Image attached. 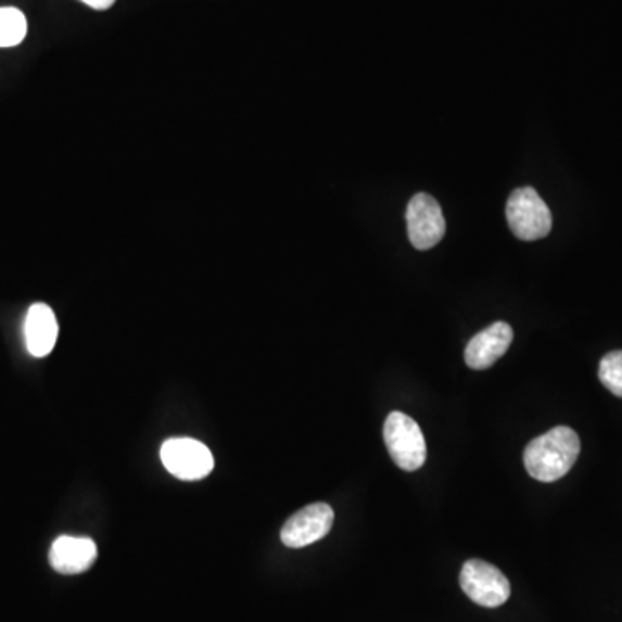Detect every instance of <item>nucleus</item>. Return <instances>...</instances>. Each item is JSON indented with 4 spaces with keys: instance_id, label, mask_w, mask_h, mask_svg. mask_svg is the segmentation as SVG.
<instances>
[{
    "instance_id": "1",
    "label": "nucleus",
    "mask_w": 622,
    "mask_h": 622,
    "mask_svg": "<svg viewBox=\"0 0 622 622\" xmlns=\"http://www.w3.org/2000/svg\"><path fill=\"white\" fill-rule=\"evenodd\" d=\"M580 452L581 441L576 432L566 426H559L525 446V470L536 481L554 483L568 474L576 464Z\"/></svg>"
},
{
    "instance_id": "2",
    "label": "nucleus",
    "mask_w": 622,
    "mask_h": 622,
    "mask_svg": "<svg viewBox=\"0 0 622 622\" xmlns=\"http://www.w3.org/2000/svg\"><path fill=\"white\" fill-rule=\"evenodd\" d=\"M385 448L402 470L414 472L426 464L428 448L422 429L408 415L391 411L384 422Z\"/></svg>"
},
{
    "instance_id": "3",
    "label": "nucleus",
    "mask_w": 622,
    "mask_h": 622,
    "mask_svg": "<svg viewBox=\"0 0 622 622\" xmlns=\"http://www.w3.org/2000/svg\"><path fill=\"white\" fill-rule=\"evenodd\" d=\"M507 220L516 238L522 241H538L551 230V213L542 195L533 187H521L510 194L507 203Z\"/></svg>"
},
{
    "instance_id": "4",
    "label": "nucleus",
    "mask_w": 622,
    "mask_h": 622,
    "mask_svg": "<svg viewBox=\"0 0 622 622\" xmlns=\"http://www.w3.org/2000/svg\"><path fill=\"white\" fill-rule=\"evenodd\" d=\"M460 586L470 600L486 609L504 606L510 597V583L504 572L484 560H467L460 572Z\"/></svg>"
},
{
    "instance_id": "5",
    "label": "nucleus",
    "mask_w": 622,
    "mask_h": 622,
    "mask_svg": "<svg viewBox=\"0 0 622 622\" xmlns=\"http://www.w3.org/2000/svg\"><path fill=\"white\" fill-rule=\"evenodd\" d=\"M162 461L169 474L182 481H200L212 474V452L201 441L175 437L163 443Z\"/></svg>"
},
{
    "instance_id": "6",
    "label": "nucleus",
    "mask_w": 622,
    "mask_h": 622,
    "mask_svg": "<svg viewBox=\"0 0 622 622\" xmlns=\"http://www.w3.org/2000/svg\"><path fill=\"white\" fill-rule=\"evenodd\" d=\"M408 238L415 250L428 251L443 241L446 221L432 195L415 194L407 207Z\"/></svg>"
},
{
    "instance_id": "7",
    "label": "nucleus",
    "mask_w": 622,
    "mask_h": 622,
    "mask_svg": "<svg viewBox=\"0 0 622 622\" xmlns=\"http://www.w3.org/2000/svg\"><path fill=\"white\" fill-rule=\"evenodd\" d=\"M334 524V510L331 505L312 504L301 508L300 512L285 522L280 531V540L289 548H303L320 542L331 533Z\"/></svg>"
},
{
    "instance_id": "8",
    "label": "nucleus",
    "mask_w": 622,
    "mask_h": 622,
    "mask_svg": "<svg viewBox=\"0 0 622 622\" xmlns=\"http://www.w3.org/2000/svg\"><path fill=\"white\" fill-rule=\"evenodd\" d=\"M512 341V327L507 322H495L470 339L466 347V364L474 370L490 369L507 353Z\"/></svg>"
},
{
    "instance_id": "9",
    "label": "nucleus",
    "mask_w": 622,
    "mask_h": 622,
    "mask_svg": "<svg viewBox=\"0 0 622 622\" xmlns=\"http://www.w3.org/2000/svg\"><path fill=\"white\" fill-rule=\"evenodd\" d=\"M98 560V545L85 536H60L52 543L49 562L61 574H81Z\"/></svg>"
},
{
    "instance_id": "10",
    "label": "nucleus",
    "mask_w": 622,
    "mask_h": 622,
    "mask_svg": "<svg viewBox=\"0 0 622 622\" xmlns=\"http://www.w3.org/2000/svg\"><path fill=\"white\" fill-rule=\"evenodd\" d=\"M60 326L54 312L46 303H35L25 318L26 350L35 358H43L54 350Z\"/></svg>"
},
{
    "instance_id": "11",
    "label": "nucleus",
    "mask_w": 622,
    "mask_h": 622,
    "mask_svg": "<svg viewBox=\"0 0 622 622\" xmlns=\"http://www.w3.org/2000/svg\"><path fill=\"white\" fill-rule=\"evenodd\" d=\"M28 31L25 14L16 8H0V47H14L25 40Z\"/></svg>"
},
{
    "instance_id": "12",
    "label": "nucleus",
    "mask_w": 622,
    "mask_h": 622,
    "mask_svg": "<svg viewBox=\"0 0 622 622\" xmlns=\"http://www.w3.org/2000/svg\"><path fill=\"white\" fill-rule=\"evenodd\" d=\"M598 377L610 393L622 398V352H612L601 358Z\"/></svg>"
},
{
    "instance_id": "13",
    "label": "nucleus",
    "mask_w": 622,
    "mask_h": 622,
    "mask_svg": "<svg viewBox=\"0 0 622 622\" xmlns=\"http://www.w3.org/2000/svg\"><path fill=\"white\" fill-rule=\"evenodd\" d=\"M81 2L89 5V8L96 9V11H106L111 5L115 4L116 0H81Z\"/></svg>"
}]
</instances>
